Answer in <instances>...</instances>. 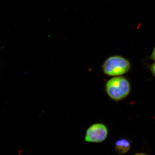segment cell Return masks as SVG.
<instances>
[{
	"instance_id": "obj_1",
	"label": "cell",
	"mask_w": 155,
	"mask_h": 155,
	"mask_svg": "<svg viewBox=\"0 0 155 155\" xmlns=\"http://www.w3.org/2000/svg\"><path fill=\"white\" fill-rule=\"evenodd\" d=\"M131 87L130 83L126 78L121 76L114 77L107 81L105 90L110 98L118 101L129 95Z\"/></svg>"
},
{
	"instance_id": "obj_2",
	"label": "cell",
	"mask_w": 155,
	"mask_h": 155,
	"mask_svg": "<svg viewBox=\"0 0 155 155\" xmlns=\"http://www.w3.org/2000/svg\"><path fill=\"white\" fill-rule=\"evenodd\" d=\"M103 72L108 76H121L130 70L131 64L129 60L119 55L108 57L102 65Z\"/></svg>"
},
{
	"instance_id": "obj_7",
	"label": "cell",
	"mask_w": 155,
	"mask_h": 155,
	"mask_svg": "<svg viewBox=\"0 0 155 155\" xmlns=\"http://www.w3.org/2000/svg\"><path fill=\"white\" fill-rule=\"evenodd\" d=\"M134 155H147L145 153H137L136 154Z\"/></svg>"
},
{
	"instance_id": "obj_3",
	"label": "cell",
	"mask_w": 155,
	"mask_h": 155,
	"mask_svg": "<svg viewBox=\"0 0 155 155\" xmlns=\"http://www.w3.org/2000/svg\"><path fill=\"white\" fill-rule=\"evenodd\" d=\"M108 135L106 126L102 123H95L87 129L84 137L86 142L101 143L105 140Z\"/></svg>"
},
{
	"instance_id": "obj_4",
	"label": "cell",
	"mask_w": 155,
	"mask_h": 155,
	"mask_svg": "<svg viewBox=\"0 0 155 155\" xmlns=\"http://www.w3.org/2000/svg\"><path fill=\"white\" fill-rule=\"evenodd\" d=\"M130 147V143L127 139H121L117 140L115 143V150L118 154L126 153Z\"/></svg>"
},
{
	"instance_id": "obj_6",
	"label": "cell",
	"mask_w": 155,
	"mask_h": 155,
	"mask_svg": "<svg viewBox=\"0 0 155 155\" xmlns=\"http://www.w3.org/2000/svg\"><path fill=\"white\" fill-rule=\"evenodd\" d=\"M150 58L155 61V46L153 50L152 54H151Z\"/></svg>"
},
{
	"instance_id": "obj_5",
	"label": "cell",
	"mask_w": 155,
	"mask_h": 155,
	"mask_svg": "<svg viewBox=\"0 0 155 155\" xmlns=\"http://www.w3.org/2000/svg\"><path fill=\"white\" fill-rule=\"evenodd\" d=\"M148 67L151 72H152L153 75L155 77V61L152 64L149 65Z\"/></svg>"
}]
</instances>
